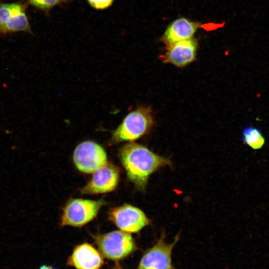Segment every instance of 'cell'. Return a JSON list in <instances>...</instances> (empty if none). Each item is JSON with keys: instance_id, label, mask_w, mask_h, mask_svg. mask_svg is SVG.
I'll return each mask as SVG.
<instances>
[{"instance_id": "8992f818", "label": "cell", "mask_w": 269, "mask_h": 269, "mask_svg": "<svg viewBox=\"0 0 269 269\" xmlns=\"http://www.w3.org/2000/svg\"><path fill=\"white\" fill-rule=\"evenodd\" d=\"M179 239L178 234L172 243L167 244L163 232L157 242L144 253L137 269H175L172 265L171 255Z\"/></svg>"}, {"instance_id": "5b68a950", "label": "cell", "mask_w": 269, "mask_h": 269, "mask_svg": "<svg viewBox=\"0 0 269 269\" xmlns=\"http://www.w3.org/2000/svg\"><path fill=\"white\" fill-rule=\"evenodd\" d=\"M73 159L76 168L86 173H93L107 163L105 149L92 141L79 144L74 151Z\"/></svg>"}, {"instance_id": "5bb4252c", "label": "cell", "mask_w": 269, "mask_h": 269, "mask_svg": "<svg viewBox=\"0 0 269 269\" xmlns=\"http://www.w3.org/2000/svg\"><path fill=\"white\" fill-rule=\"evenodd\" d=\"M70 0H28V2L35 7L44 11H48L54 6L67 3Z\"/></svg>"}, {"instance_id": "277c9868", "label": "cell", "mask_w": 269, "mask_h": 269, "mask_svg": "<svg viewBox=\"0 0 269 269\" xmlns=\"http://www.w3.org/2000/svg\"><path fill=\"white\" fill-rule=\"evenodd\" d=\"M95 239L104 257L112 260L123 259L136 249L135 242L130 233L121 230L99 235Z\"/></svg>"}, {"instance_id": "7a4b0ae2", "label": "cell", "mask_w": 269, "mask_h": 269, "mask_svg": "<svg viewBox=\"0 0 269 269\" xmlns=\"http://www.w3.org/2000/svg\"><path fill=\"white\" fill-rule=\"evenodd\" d=\"M153 125L151 108L139 107L130 113L113 132L112 141L114 143L132 142L146 134Z\"/></svg>"}, {"instance_id": "2e32d148", "label": "cell", "mask_w": 269, "mask_h": 269, "mask_svg": "<svg viewBox=\"0 0 269 269\" xmlns=\"http://www.w3.org/2000/svg\"><path fill=\"white\" fill-rule=\"evenodd\" d=\"M38 269H55L54 268L51 266L42 265L39 267Z\"/></svg>"}, {"instance_id": "e0dca14e", "label": "cell", "mask_w": 269, "mask_h": 269, "mask_svg": "<svg viewBox=\"0 0 269 269\" xmlns=\"http://www.w3.org/2000/svg\"><path fill=\"white\" fill-rule=\"evenodd\" d=\"M113 269H121L120 268H115Z\"/></svg>"}, {"instance_id": "9c48e42d", "label": "cell", "mask_w": 269, "mask_h": 269, "mask_svg": "<svg viewBox=\"0 0 269 269\" xmlns=\"http://www.w3.org/2000/svg\"><path fill=\"white\" fill-rule=\"evenodd\" d=\"M91 180L80 191L84 194L105 193L114 190L119 180V170L112 163L104 166L93 172Z\"/></svg>"}, {"instance_id": "3957f363", "label": "cell", "mask_w": 269, "mask_h": 269, "mask_svg": "<svg viewBox=\"0 0 269 269\" xmlns=\"http://www.w3.org/2000/svg\"><path fill=\"white\" fill-rule=\"evenodd\" d=\"M104 203L103 200L72 199L63 208L60 225L82 227L97 217Z\"/></svg>"}, {"instance_id": "4fadbf2b", "label": "cell", "mask_w": 269, "mask_h": 269, "mask_svg": "<svg viewBox=\"0 0 269 269\" xmlns=\"http://www.w3.org/2000/svg\"><path fill=\"white\" fill-rule=\"evenodd\" d=\"M243 140L244 143L254 149L261 148L265 142L261 130L252 126L244 129Z\"/></svg>"}, {"instance_id": "52a82bcc", "label": "cell", "mask_w": 269, "mask_h": 269, "mask_svg": "<svg viewBox=\"0 0 269 269\" xmlns=\"http://www.w3.org/2000/svg\"><path fill=\"white\" fill-rule=\"evenodd\" d=\"M109 218L121 231L129 233L138 232L149 224V220L142 211L127 204L112 208Z\"/></svg>"}, {"instance_id": "ba28073f", "label": "cell", "mask_w": 269, "mask_h": 269, "mask_svg": "<svg viewBox=\"0 0 269 269\" xmlns=\"http://www.w3.org/2000/svg\"><path fill=\"white\" fill-rule=\"evenodd\" d=\"M25 8L20 2H0V34L20 31L32 33Z\"/></svg>"}, {"instance_id": "30bf717a", "label": "cell", "mask_w": 269, "mask_h": 269, "mask_svg": "<svg viewBox=\"0 0 269 269\" xmlns=\"http://www.w3.org/2000/svg\"><path fill=\"white\" fill-rule=\"evenodd\" d=\"M197 47V40L194 37L175 42L166 45L162 59L164 63L185 66L195 60Z\"/></svg>"}, {"instance_id": "8fae6325", "label": "cell", "mask_w": 269, "mask_h": 269, "mask_svg": "<svg viewBox=\"0 0 269 269\" xmlns=\"http://www.w3.org/2000/svg\"><path fill=\"white\" fill-rule=\"evenodd\" d=\"M202 24L184 17H178L172 21L165 30L161 40L166 45L193 37Z\"/></svg>"}, {"instance_id": "9a60e30c", "label": "cell", "mask_w": 269, "mask_h": 269, "mask_svg": "<svg viewBox=\"0 0 269 269\" xmlns=\"http://www.w3.org/2000/svg\"><path fill=\"white\" fill-rule=\"evenodd\" d=\"M114 0H87L89 4L97 10H103L110 7Z\"/></svg>"}, {"instance_id": "6da1fadb", "label": "cell", "mask_w": 269, "mask_h": 269, "mask_svg": "<svg viewBox=\"0 0 269 269\" xmlns=\"http://www.w3.org/2000/svg\"><path fill=\"white\" fill-rule=\"evenodd\" d=\"M119 156L129 179L141 190L144 189L151 174L171 164L168 159L134 142L124 145L120 149Z\"/></svg>"}, {"instance_id": "7c38bea8", "label": "cell", "mask_w": 269, "mask_h": 269, "mask_svg": "<svg viewBox=\"0 0 269 269\" xmlns=\"http://www.w3.org/2000/svg\"><path fill=\"white\" fill-rule=\"evenodd\" d=\"M68 264L76 269H100L103 261L96 249L89 244L84 243L76 247Z\"/></svg>"}]
</instances>
